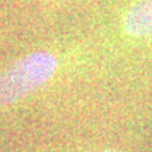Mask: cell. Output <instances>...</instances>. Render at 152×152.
Listing matches in <instances>:
<instances>
[{"instance_id":"6da1fadb","label":"cell","mask_w":152,"mask_h":152,"mask_svg":"<svg viewBox=\"0 0 152 152\" xmlns=\"http://www.w3.org/2000/svg\"><path fill=\"white\" fill-rule=\"evenodd\" d=\"M58 59L48 51H35L0 72V107L27 97L54 76Z\"/></svg>"},{"instance_id":"7a4b0ae2","label":"cell","mask_w":152,"mask_h":152,"mask_svg":"<svg viewBox=\"0 0 152 152\" xmlns=\"http://www.w3.org/2000/svg\"><path fill=\"white\" fill-rule=\"evenodd\" d=\"M123 28L130 37H152V0H135L123 17Z\"/></svg>"},{"instance_id":"3957f363","label":"cell","mask_w":152,"mask_h":152,"mask_svg":"<svg viewBox=\"0 0 152 152\" xmlns=\"http://www.w3.org/2000/svg\"><path fill=\"white\" fill-rule=\"evenodd\" d=\"M104 152H114V151H104Z\"/></svg>"}]
</instances>
